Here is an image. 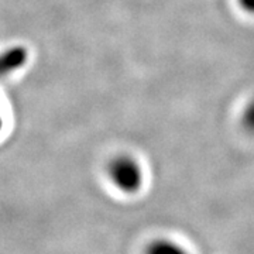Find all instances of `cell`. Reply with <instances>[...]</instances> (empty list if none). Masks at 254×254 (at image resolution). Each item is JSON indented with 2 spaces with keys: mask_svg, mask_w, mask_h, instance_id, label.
Wrapping results in <instances>:
<instances>
[{
  "mask_svg": "<svg viewBox=\"0 0 254 254\" xmlns=\"http://www.w3.org/2000/svg\"><path fill=\"white\" fill-rule=\"evenodd\" d=\"M108 177L113 187L122 193L134 195L144 184V173L134 158L122 155L113 158L108 165Z\"/></svg>",
  "mask_w": 254,
  "mask_h": 254,
  "instance_id": "6da1fadb",
  "label": "cell"
},
{
  "mask_svg": "<svg viewBox=\"0 0 254 254\" xmlns=\"http://www.w3.org/2000/svg\"><path fill=\"white\" fill-rule=\"evenodd\" d=\"M245 123H246V126L254 131V103H252V105L247 108V110H246Z\"/></svg>",
  "mask_w": 254,
  "mask_h": 254,
  "instance_id": "3957f363",
  "label": "cell"
},
{
  "mask_svg": "<svg viewBox=\"0 0 254 254\" xmlns=\"http://www.w3.org/2000/svg\"><path fill=\"white\" fill-rule=\"evenodd\" d=\"M240 4H242L247 11L254 13V0H240Z\"/></svg>",
  "mask_w": 254,
  "mask_h": 254,
  "instance_id": "277c9868",
  "label": "cell"
},
{
  "mask_svg": "<svg viewBox=\"0 0 254 254\" xmlns=\"http://www.w3.org/2000/svg\"><path fill=\"white\" fill-rule=\"evenodd\" d=\"M143 254H192V252L173 237H157L145 245Z\"/></svg>",
  "mask_w": 254,
  "mask_h": 254,
  "instance_id": "7a4b0ae2",
  "label": "cell"
}]
</instances>
